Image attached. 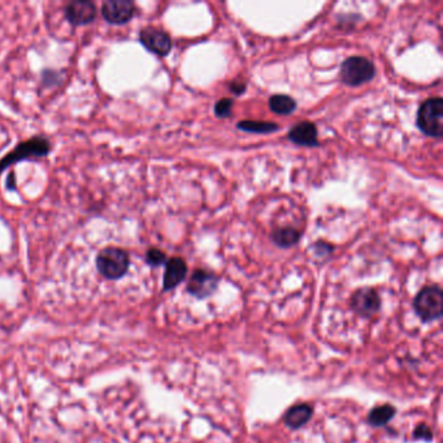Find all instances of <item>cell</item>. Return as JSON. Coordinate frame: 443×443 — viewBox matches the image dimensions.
<instances>
[{"instance_id": "7a4b0ae2", "label": "cell", "mask_w": 443, "mask_h": 443, "mask_svg": "<svg viewBox=\"0 0 443 443\" xmlns=\"http://www.w3.org/2000/svg\"><path fill=\"white\" fill-rule=\"evenodd\" d=\"M416 124L425 136L441 138L443 134L442 98H430L425 101L417 111Z\"/></svg>"}, {"instance_id": "e0dca14e", "label": "cell", "mask_w": 443, "mask_h": 443, "mask_svg": "<svg viewBox=\"0 0 443 443\" xmlns=\"http://www.w3.org/2000/svg\"><path fill=\"white\" fill-rule=\"evenodd\" d=\"M394 415H395V409L386 405V406L375 408L368 416V420H370V424L375 425V426H382V425L388 424Z\"/></svg>"}, {"instance_id": "7402d4cb", "label": "cell", "mask_w": 443, "mask_h": 443, "mask_svg": "<svg viewBox=\"0 0 443 443\" xmlns=\"http://www.w3.org/2000/svg\"><path fill=\"white\" fill-rule=\"evenodd\" d=\"M229 89H231V93L235 94V95H242L246 92V85L240 82H231Z\"/></svg>"}, {"instance_id": "8fae6325", "label": "cell", "mask_w": 443, "mask_h": 443, "mask_svg": "<svg viewBox=\"0 0 443 443\" xmlns=\"http://www.w3.org/2000/svg\"><path fill=\"white\" fill-rule=\"evenodd\" d=\"M287 138L290 139L294 145L303 146V147H317L319 138H317V128L316 125L310 121H302L296 124L291 129L289 130Z\"/></svg>"}, {"instance_id": "d6986e66", "label": "cell", "mask_w": 443, "mask_h": 443, "mask_svg": "<svg viewBox=\"0 0 443 443\" xmlns=\"http://www.w3.org/2000/svg\"><path fill=\"white\" fill-rule=\"evenodd\" d=\"M146 263L151 267H160L166 263V252H163L161 249H150L146 252Z\"/></svg>"}, {"instance_id": "9a60e30c", "label": "cell", "mask_w": 443, "mask_h": 443, "mask_svg": "<svg viewBox=\"0 0 443 443\" xmlns=\"http://www.w3.org/2000/svg\"><path fill=\"white\" fill-rule=\"evenodd\" d=\"M269 108L270 111L275 112L276 115L281 116H289L296 110V102L294 98L289 95L276 94L269 98Z\"/></svg>"}, {"instance_id": "4fadbf2b", "label": "cell", "mask_w": 443, "mask_h": 443, "mask_svg": "<svg viewBox=\"0 0 443 443\" xmlns=\"http://www.w3.org/2000/svg\"><path fill=\"white\" fill-rule=\"evenodd\" d=\"M302 238V231L290 226L276 228L272 233V240L281 249H289L296 246Z\"/></svg>"}, {"instance_id": "ffe728a7", "label": "cell", "mask_w": 443, "mask_h": 443, "mask_svg": "<svg viewBox=\"0 0 443 443\" xmlns=\"http://www.w3.org/2000/svg\"><path fill=\"white\" fill-rule=\"evenodd\" d=\"M314 249L316 255H319V256H321V255L328 256V255H331L333 252L332 245H329V243H326V242H317V243H314Z\"/></svg>"}, {"instance_id": "6da1fadb", "label": "cell", "mask_w": 443, "mask_h": 443, "mask_svg": "<svg viewBox=\"0 0 443 443\" xmlns=\"http://www.w3.org/2000/svg\"><path fill=\"white\" fill-rule=\"evenodd\" d=\"M51 142L41 136L24 140L0 160V173H3L7 168L15 166L20 161L47 157L51 152Z\"/></svg>"}, {"instance_id": "5bb4252c", "label": "cell", "mask_w": 443, "mask_h": 443, "mask_svg": "<svg viewBox=\"0 0 443 443\" xmlns=\"http://www.w3.org/2000/svg\"><path fill=\"white\" fill-rule=\"evenodd\" d=\"M312 417V408L308 405H298L291 407L285 416V423L291 429L302 428Z\"/></svg>"}, {"instance_id": "603a6c76", "label": "cell", "mask_w": 443, "mask_h": 443, "mask_svg": "<svg viewBox=\"0 0 443 443\" xmlns=\"http://www.w3.org/2000/svg\"><path fill=\"white\" fill-rule=\"evenodd\" d=\"M6 185H7V189L8 190H16V175L15 173L12 172L7 177V182H6Z\"/></svg>"}, {"instance_id": "ba28073f", "label": "cell", "mask_w": 443, "mask_h": 443, "mask_svg": "<svg viewBox=\"0 0 443 443\" xmlns=\"http://www.w3.org/2000/svg\"><path fill=\"white\" fill-rule=\"evenodd\" d=\"M65 19L73 27H82L92 24L96 19V6L90 0H78L66 4Z\"/></svg>"}, {"instance_id": "7c38bea8", "label": "cell", "mask_w": 443, "mask_h": 443, "mask_svg": "<svg viewBox=\"0 0 443 443\" xmlns=\"http://www.w3.org/2000/svg\"><path fill=\"white\" fill-rule=\"evenodd\" d=\"M186 275H187V266L184 259L172 258L166 260L163 289L168 291L178 286L185 279Z\"/></svg>"}, {"instance_id": "8992f818", "label": "cell", "mask_w": 443, "mask_h": 443, "mask_svg": "<svg viewBox=\"0 0 443 443\" xmlns=\"http://www.w3.org/2000/svg\"><path fill=\"white\" fill-rule=\"evenodd\" d=\"M136 4L131 0H107L102 4V16L111 25H124L136 16Z\"/></svg>"}, {"instance_id": "ac0fdd59", "label": "cell", "mask_w": 443, "mask_h": 443, "mask_svg": "<svg viewBox=\"0 0 443 443\" xmlns=\"http://www.w3.org/2000/svg\"><path fill=\"white\" fill-rule=\"evenodd\" d=\"M231 112H233V99L231 98H222L215 104V115L219 119L231 117Z\"/></svg>"}, {"instance_id": "9c48e42d", "label": "cell", "mask_w": 443, "mask_h": 443, "mask_svg": "<svg viewBox=\"0 0 443 443\" xmlns=\"http://www.w3.org/2000/svg\"><path fill=\"white\" fill-rule=\"evenodd\" d=\"M219 277L212 272L198 269L190 277V281L187 284V291L191 296L203 299L212 296L215 290L219 286Z\"/></svg>"}, {"instance_id": "44dd1931", "label": "cell", "mask_w": 443, "mask_h": 443, "mask_svg": "<svg viewBox=\"0 0 443 443\" xmlns=\"http://www.w3.org/2000/svg\"><path fill=\"white\" fill-rule=\"evenodd\" d=\"M416 438H423V440H426V441H430L432 440V432H430V429L428 428V426H425V425H420L417 429L415 430Z\"/></svg>"}, {"instance_id": "277c9868", "label": "cell", "mask_w": 443, "mask_h": 443, "mask_svg": "<svg viewBox=\"0 0 443 443\" xmlns=\"http://www.w3.org/2000/svg\"><path fill=\"white\" fill-rule=\"evenodd\" d=\"M376 75V66L370 59L363 56L347 57L341 65L340 78L342 83L356 87L370 82Z\"/></svg>"}, {"instance_id": "52a82bcc", "label": "cell", "mask_w": 443, "mask_h": 443, "mask_svg": "<svg viewBox=\"0 0 443 443\" xmlns=\"http://www.w3.org/2000/svg\"><path fill=\"white\" fill-rule=\"evenodd\" d=\"M139 41L142 46L148 50L150 52L157 56L169 55L172 50V39L169 34L161 29L148 28L142 29L139 33Z\"/></svg>"}, {"instance_id": "5b68a950", "label": "cell", "mask_w": 443, "mask_h": 443, "mask_svg": "<svg viewBox=\"0 0 443 443\" xmlns=\"http://www.w3.org/2000/svg\"><path fill=\"white\" fill-rule=\"evenodd\" d=\"M414 308L425 323L438 320L443 311L442 289L438 285L421 289L414 300Z\"/></svg>"}, {"instance_id": "30bf717a", "label": "cell", "mask_w": 443, "mask_h": 443, "mask_svg": "<svg viewBox=\"0 0 443 443\" xmlns=\"http://www.w3.org/2000/svg\"><path fill=\"white\" fill-rule=\"evenodd\" d=\"M379 296L373 289L363 287L354 293L351 298L352 310L363 317H370L379 310Z\"/></svg>"}, {"instance_id": "2e32d148", "label": "cell", "mask_w": 443, "mask_h": 443, "mask_svg": "<svg viewBox=\"0 0 443 443\" xmlns=\"http://www.w3.org/2000/svg\"><path fill=\"white\" fill-rule=\"evenodd\" d=\"M237 128L242 131H247L252 134H270L279 130V126L275 122L254 120L240 121L237 124Z\"/></svg>"}, {"instance_id": "3957f363", "label": "cell", "mask_w": 443, "mask_h": 443, "mask_svg": "<svg viewBox=\"0 0 443 443\" xmlns=\"http://www.w3.org/2000/svg\"><path fill=\"white\" fill-rule=\"evenodd\" d=\"M129 266V254L120 247H106L96 256V268L107 279L124 277Z\"/></svg>"}]
</instances>
